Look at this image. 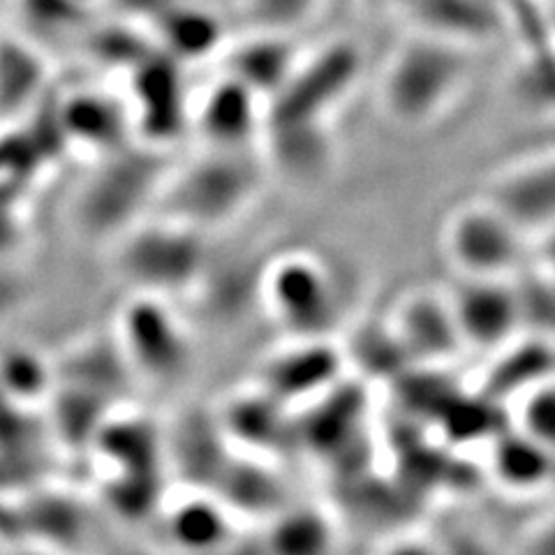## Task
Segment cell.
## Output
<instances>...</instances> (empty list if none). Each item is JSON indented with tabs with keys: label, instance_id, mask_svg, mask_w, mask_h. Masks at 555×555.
I'll list each match as a JSON object with an SVG mask.
<instances>
[{
	"label": "cell",
	"instance_id": "obj_1",
	"mask_svg": "<svg viewBox=\"0 0 555 555\" xmlns=\"http://www.w3.org/2000/svg\"><path fill=\"white\" fill-rule=\"evenodd\" d=\"M465 61L447 38H414L396 51L382 77L387 114L405 126H422L440 116L459 95Z\"/></svg>",
	"mask_w": 555,
	"mask_h": 555
},
{
	"label": "cell",
	"instance_id": "obj_2",
	"mask_svg": "<svg viewBox=\"0 0 555 555\" xmlns=\"http://www.w3.org/2000/svg\"><path fill=\"white\" fill-rule=\"evenodd\" d=\"M116 345L132 375L155 385L181 379L193 359V343L167 297L137 292L116 322Z\"/></svg>",
	"mask_w": 555,
	"mask_h": 555
},
{
	"label": "cell",
	"instance_id": "obj_3",
	"mask_svg": "<svg viewBox=\"0 0 555 555\" xmlns=\"http://www.w3.org/2000/svg\"><path fill=\"white\" fill-rule=\"evenodd\" d=\"M442 250L459 275L514 278L526 262L528 236L486 197L459 206L447 218Z\"/></svg>",
	"mask_w": 555,
	"mask_h": 555
},
{
	"label": "cell",
	"instance_id": "obj_4",
	"mask_svg": "<svg viewBox=\"0 0 555 555\" xmlns=\"http://www.w3.org/2000/svg\"><path fill=\"white\" fill-rule=\"evenodd\" d=\"M202 246L195 228L179 220H160L128 228L118 243V269L137 292L167 297L185 287L202 267Z\"/></svg>",
	"mask_w": 555,
	"mask_h": 555
},
{
	"label": "cell",
	"instance_id": "obj_5",
	"mask_svg": "<svg viewBox=\"0 0 555 555\" xmlns=\"http://www.w3.org/2000/svg\"><path fill=\"white\" fill-rule=\"evenodd\" d=\"M264 304L287 332L304 340L320 338L334 324L338 299L334 278L315 257H281L264 273Z\"/></svg>",
	"mask_w": 555,
	"mask_h": 555
},
{
	"label": "cell",
	"instance_id": "obj_6",
	"mask_svg": "<svg viewBox=\"0 0 555 555\" xmlns=\"http://www.w3.org/2000/svg\"><path fill=\"white\" fill-rule=\"evenodd\" d=\"M444 294L465 347L495 354L524 332L526 299L514 278L459 275L456 285Z\"/></svg>",
	"mask_w": 555,
	"mask_h": 555
},
{
	"label": "cell",
	"instance_id": "obj_7",
	"mask_svg": "<svg viewBox=\"0 0 555 555\" xmlns=\"http://www.w3.org/2000/svg\"><path fill=\"white\" fill-rule=\"evenodd\" d=\"M109 163L83 188L77 206V220L89 236L124 234L132 228L139 204L155 183V169L149 158L118 149L107 155Z\"/></svg>",
	"mask_w": 555,
	"mask_h": 555
},
{
	"label": "cell",
	"instance_id": "obj_8",
	"mask_svg": "<svg viewBox=\"0 0 555 555\" xmlns=\"http://www.w3.org/2000/svg\"><path fill=\"white\" fill-rule=\"evenodd\" d=\"M253 173L246 163V149H211L208 158L190 165L169 188L171 220L197 230L202 220L236 208L248 195Z\"/></svg>",
	"mask_w": 555,
	"mask_h": 555
},
{
	"label": "cell",
	"instance_id": "obj_9",
	"mask_svg": "<svg viewBox=\"0 0 555 555\" xmlns=\"http://www.w3.org/2000/svg\"><path fill=\"white\" fill-rule=\"evenodd\" d=\"M389 328L405 354L426 363H442L465 350L444 292L405 294Z\"/></svg>",
	"mask_w": 555,
	"mask_h": 555
},
{
	"label": "cell",
	"instance_id": "obj_10",
	"mask_svg": "<svg viewBox=\"0 0 555 555\" xmlns=\"http://www.w3.org/2000/svg\"><path fill=\"white\" fill-rule=\"evenodd\" d=\"M489 199L530 238L555 230V155L534 158L502 173Z\"/></svg>",
	"mask_w": 555,
	"mask_h": 555
},
{
	"label": "cell",
	"instance_id": "obj_11",
	"mask_svg": "<svg viewBox=\"0 0 555 555\" xmlns=\"http://www.w3.org/2000/svg\"><path fill=\"white\" fill-rule=\"evenodd\" d=\"M197 126L208 149H246L259 126V95L224 75L202 98Z\"/></svg>",
	"mask_w": 555,
	"mask_h": 555
},
{
	"label": "cell",
	"instance_id": "obj_12",
	"mask_svg": "<svg viewBox=\"0 0 555 555\" xmlns=\"http://www.w3.org/2000/svg\"><path fill=\"white\" fill-rule=\"evenodd\" d=\"M489 473L509 493H540L555 483V454L512 424L489 447Z\"/></svg>",
	"mask_w": 555,
	"mask_h": 555
},
{
	"label": "cell",
	"instance_id": "obj_13",
	"mask_svg": "<svg viewBox=\"0 0 555 555\" xmlns=\"http://www.w3.org/2000/svg\"><path fill=\"white\" fill-rule=\"evenodd\" d=\"M169 542L188 555H214L228 546L232 524L222 505L204 495L173 502L165 518Z\"/></svg>",
	"mask_w": 555,
	"mask_h": 555
},
{
	"label": "cell",
	"instance_id": "obj_14",
	"mask_svg": "<svg viewBox=\"0 0 555 555\" xmlns=\"http://www.w3.org/2000/svg\"><path fill=\"white\" fill-rule=\"evenodd\" d=\"M297 49L278 35H262L241 42L230 59L228 75L248 86L259 98L278 95L297 69Z\"/></svg>",
	"mask_w": 555,
	"mask_h": 555
},
{
	"label": "cell",
	"instance_id": "obj_15",
	"mask_svg": "<svg viewBox=\"0 0 555 555\" xmlns=\"http://www.w3.org/2000/svg\"><path fill=\"white\" fill-rule=\"evenodd\" d=\"M120 112L124 109L100 93H77L63 107V126L77 144L109 155L120 149L130 128V114Z\"/></svg>",
	"mask_w": 555,
	"mask_h": 555
},
{
	"label": "cell",
	"instance_id": "obj_16",
	"mask_svg": "<svg viewBox=\"0 0 555 555\" xmlns=\"http://www.w3.org/2000/svg\"><path fill=\"white\" fill-rule=\"evenodd\" d=\"M54 385V366L30 350L0 352V396L20 405H30L47 398Z\"/></svg>",
	"mask_w": 555,
	"mask_h": 555
},
{
	"label": "cell",
	"instance_id": "obj_17",
	"mask_svg": "<svg viewBox=\"0 0 555 555\" xmlns=\"http://www.w3.org/2000/svg\"><path fill=\"white\" fill-rule=\"evenodd\" d=\"M514 426L555 454V373L514 396Z\"/></svg>",
	"mask_w": 555,
	"mask_h": 555
},
{
	"label": "cell",
	"instance_id": "obj_18",
	"mask_svg": "<svg viewBox=\"0 0 555 555\" xmlns=\"http://www.w3.org/2000/svg\"><path fill=\"white\" fill-rule=\"evenodd\" d=\"M160 33L173 54H179L181 59H193L214 44L216 22L204 12L181 10L171 12L169 20H163Z\"/></svg>",
	"mask_w": 555,
	"mask_h": 555
},
{
	"label": "cell",
	"instance_id": "obj_19",
	"mask_svg": "<svg viewBox=\"0 0 555 555\" xmlns=\"http://www.w3.org/2000/svg\"><path fill=\"white\" fill-rule=\"evenodd\" d=\"M22 12L28 22L42 28L73 26L86 12L77 8L75 0H20Z\"/></svg>",
	"mask_w": 555,
	"mask_h": 555
},
{
	"label": "cell",
	"instance_id": "obj_20",
	"mask_svg": "<svg viewBox=\"0 0 555 555\" xmlns=\"http://www.w3.org/2000/svg\"><path fill=\"white\" fill-rule=\"evenodd\" d=\"M28 297V287L24 278L14 269L0 262V322L14 315Z\"/></svg>",
	"mask_w": 555,
	"mask_h": 555
},
{
	"label": "cell",
	"instance_id": "obj_21",
	"mask_svg": "<svg viewBox=\"0 0 555 555\" xmlns=\"http://www.w3.org/2000/svg\"><path fill=\"white\" fill-rule=\"evenodd\" d=\"M382 555H447L444 546L436 540H428V537H396L391 540Z\"/></svg>",
	"mask_w": 555,
	"mask_h": 555
}]
</instances>
